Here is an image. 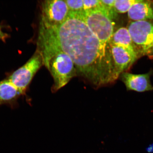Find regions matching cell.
I'll use <instances>...</instances> for the list:
<instances>
[{"label":"cell","mask_w":153,"mask_h":153,"mask_svg":"<svg viewBox=\"0 0 153 153\" xmlns=\"http://www.w3.org/2000/svg\"><path fill=\"white\" fill-rule=\"evenodd\" d=\"M117 14L114 9H107L101 3L98 8L85 11L83 19L100 41L108 45L114 33V20Z\"/></svg>","instance_id":"3"},{"label":"cell","mask_w":153,"mask_h":153,"mask_svg":"<svg viewBox=\"0 0 153 153\" xmlns=\"http://www.w3.org/2000/svg\"><path fill=\"white\" fill-rule=\"evenodd\" d=\"M132 39L143 52L153 48V20L131 21L127 27Z\"/></svg>","instance_id":"5"},{"label":"cell","mask_w":153,"mask_h":153,"mask_svg":"<svg viewBox=\"0 0 153 153\" xmlns=\"http://www.w3.org/2000/svg\"><path fill=\"white\" fill-rule=\"evenodd\" d=\"M128 16L131 21L153 20V2L140 0L130 9Z\"/></svg>","instance_id":"11"},{"label":"cell","mask_w":153,"mask_h":153,"mask_svg":"<svg viewBox=\"0 0 153 153\" xmlns=\"http://www.w3.org/2000/svg\"><path fill=\"white\" fill-rule=\"evenodd\" d=\"M148 152H153V144L150 145L147 149Z\"/></svg>","instance_id":"17"},{"label":"cell","mask_w":153,"mask_h":153,"mask_svg":"<svg viewBox=\"0 0 153 153\" xmlns=\"http://www.w3.org/2000/svg\"><path fill=\"white\" fill-rule=\"evenodd\" d=\"M140 0H115L114 8L117 13L128 12L135 3Z\"/></svg>","instance_id":"12"},{"label":"cell","mask_w":153,"mask_h":153,"mask_svg":"<svg viewBox=\"0 0 153 153\" xmlns=\"http://www.w3.org/2000/svg\"><path fill=\"white\" fill-rule=\"evenodd\" d=\"M41 22L51 26H58L64 22L69 15L65 1L47 0L42 5Z\"/></svg>","instance_id":"6"},{"label":"cell","mask_w":153,"mask_h":153,"mask_svg":"<svg viewBox=\"0 0 153 153\" xmlns=\"http://www.w3.org/2000/svg\"><path fill=\"white\" fill-rule=\"evenodd\" d=\"M43 64L42 58L37 51L25 64L13 72L7 79L18 88L23 95H26L32 79Z\"/></svg>","instance_id":"4"},{"label":"cell","mask_w":153,"mask_h":153,"mask_svg":"<svg viewBox=\"0 0 153 153\" xmlns=\"http://www.w3.org/2000/svg\"><path fill=\"white\" fill-rule=\"evenodd\" d=\"M69 13L77 15L85 14L83 0H66Z\"/></svg>","instance_id":"13"},{"label":"cell","mask_w":153,"mask_h":153,"mask_svg":"<svg viewBox=\"0 0 153 153\" xmlns=\"http://www.w3.org/2000/svg\"><path fill=\"white\" fill-rule=\"evenodd\" d=\"M23 95L8 79L0 81V106L6 105L11 108L17 106L18 99Z\"/></svg>","instance_id":"10"},{"label":"cell","mask_w":153,"mask_h":153,"mask_svg":"<svg viewBox=\"0 0 153 153\" xmlns=\"http://www.w3.org/2000/svg\"><path fill=\"white\" fill-rule=\"evenodd\" d=\"M109 44L123 48L129 53L134 62L138 57L139 49L134 43L127 27H120L114 32Z\"/></svg>","instance_id":"8"},{"label":"cell","mask_w":153,"mask_h":153,"mask_svg":"<svg viewBox=\"0 0 153 153\" xmlns=\"http://www.w3.org/2000/svg\"><path fill=\"white\" fill-rule=\"evenodd\" d=\"M115 0H101V4L105 7L108 8H114Z\"/></svg>","instance_id":"15"},{"label":"cell","mask_w":153,"mask_h":153,"mask_svg":"<svg viewBox=\"0 0 153 153\" xmlns=\"http://www.w3.org/2000/svg\"><path fill=\"white\" fill-rule=\"evenodd\" d=\"M84 9L85 11L93 10L98 8L101 5L100 1L99 0H83Z\"/></svg>","instance_id":"14"},{"label":"cell","mask_w":153,"mask_h":153,"mask_svg":"<svg viewBox=\"0 0 153 153\" xmlns=\"http://www.w3.org/2000/svg\"><path fill=\"white\" fill-rule=\"evenodd\" d=\"M113 62L114 73L117 79L133 64L134 62L127 51L121 47L110 45Z\"/></svg>","instance_id":"9"},{"label":"cell","mask_w":153,"mask_h":153,"mask_svg":"<svg viewBox=\"0 0 153 153\" xmlns=\"http://www.w3.org/2000/svg\"><path fill=\"white\" fill-rule=\"evenodd\" d=\"M38 43L43 64L53 78L52 91H58L76 75L75 66L70 57L53 44L41 39Z\"/></svg>","instance_id":"2"},{"label":"cell","mask_w":153,"mask_h":153,"mask_svg":"<svg viewBox=\"0 0 153 153\" xmlns=\"http://www.w3.org/2000/svg\"><path fill=\"white\" fill-rule=\"evenodd\" d=\"M53 44L71 59L76 74L95 88L117 80L109 44L102 42L82 15L69 13L64 22L51 26L40 22L39 38Z\"/></svg>","instance_id":"1"},{"label":"cell","mask_w":153,"mask_h":153,"mask_svg":"<svg viewBox=\"0 0 153 153\" xmlns=\"http://www.w3.org/2000/svg\"><path fill=\"white\" fill-rule=\"evenodd\" d=\"M151 72L143 74H134L124 72L120 76L127 91L144 92L153 91L151 83Z\"/></svg>","instance_id":"7"},{"label":"cell","mask_w":153,"mask_h":153,"mask_svg":"<svg viewBox=\"0 0 153 153\" xmlns=\"http://www.w3.org/2000/svg\"><path fill=\"white\" fill-rule=\"evenodd\" d=\"M7 37H8L7 34L4 33L0 27V39L4 41Z\"/></svg>","instance_id":"16"}]
</instances>
